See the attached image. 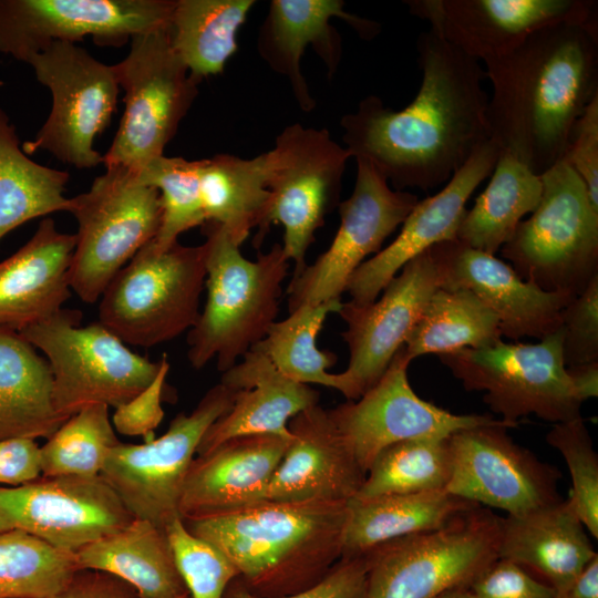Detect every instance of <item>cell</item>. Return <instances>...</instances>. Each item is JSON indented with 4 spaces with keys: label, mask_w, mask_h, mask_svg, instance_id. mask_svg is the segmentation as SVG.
<instances>
[{
    "label": "cell",
    "mask_w": 598,
    "mask_h": 598,
    "mask_svg": "<svg viewBox=\"0 0 598 598\" xmlns=\"http://www.w3.org/2000/svg\"><path fill=\"white\" fill-rule=\"evenodd\" d=\"M470 588L477 598H556V591L516 564L497 558Z\"/></svg>",
    "instance_id": "obj_49"
},
{
    "label": "cell",
    "mask_w": 598,
    "mask_h": 598,
    "mask_svg": "<svg viewBox=\"0 0 598 598\" xmlns=\"http://www.w3.org/2000/svg\"><path fill=\"white\" fill-rule=\"evenodd\" d=\"M197 184L205 224L220 226L239 247L252 228L261 229L269 200L265 153L248 159L229 154L198 159Z\"/></svg>",
    "instance_id": "obj_33"
},
{
    "label": "cell",
    "mask_w": 598,
    "mask_h": 598,
    "mask_svg": "<svg viewBox=\"0 0 598 598\" xmlns=\"http://www.w3.org/2000/svg\"><path fill=\"white\" fill-rule=\"evenodd\" d=\"M254 0H175L169 42L192 76L221 73L237 51V34Z\"/></svg>",
    "instance_id": "obj_35"
},
{
    "label": "cell",
    "mask_w": 598,
    "mask_h": 598,
    "mask_svg": "<svg viewBox=\"0 0 598 598\" xmlns=\"http://www.w3.org/2000/svg\"><path fill=\"white\" fill-rule=\"evenodd\" d=\"M135 590L121 579L95 570H79L70 584L48 598H135Z\"/></svg>",
    "instance_id": "obj_51"
},
{
    "label": "cell",
    "mask_w": 598,
    "mask_h": 598,
    "mask_svg": "<svg viewBox=\"0 0 598 598\" xmlns=\"http://www.w3.org/2000/svg\"><path fill=\"white\" fill-rule=\"evenodd\" d=\"M2 85V82L0 81V86Z\"/></svg>",
    "instance_id": "obj_56"
},
{
    "label": "cell",
    "mask_w": 598,
    "mask_h": 598,
    "mask_svg": "<svg viewBox=\"0 0 598 598\" xmlns=\"http://www.w3.org/2000/svg\"><path fill=\"white\" fill-rule=\"evenodd\" d=\"M567 375L584 402L598 395V361L566 367Z\"/></svg>",
    "instance_id": "obj_52"
},
{
    "label": "cell",
    "mask_w": 598,
    "mask_h": 598,
    "mask_svg": "<svg viewBox=\"0 0 598 598\" xmlns=\"http://www.w3.org/2000/svg\"><path fill=\"white\" fill-rule=\"evenodd\" d=\"M288 430L292 437L264 499L348 503L355 497L367 474L328 410L316 404L293 416Z\"/></svg>",
    "instance_id": "obj_24"
},
{
    "label": "cell",
    "mask_w": 598,
    "mask_h": 598,
    "mask_svg": "<svg viewBox=\"0 0 598 598\" xmlns=\"http://www.w3.org/2000/svg\"><path fill=\"white\" fill-rule=\"evenodd\" d=\"M40 476V446L35 440H0V486H19Z\"/></svg>",
    "instance_id": "obj_50"
},
{
    "label": "cell",
    "mask_w": 598,
    "mask_h": 598,
    "mask_svg": "<svg viewBox=\"0 0 598 598\" xmlns=\"http://www.w3.org/2000/svg\"><path fill=\"white\" fill-rule=\"evenodd\" d=\"M546 442L564 457L571 477L568 497L579 519L598 538V455L581 416L554 424Z\"/></svg>",
    "instance_id": "obj_43"
},
{
    "label": "cell",
    "mask_w": 598,
    "mask_h": 598,
    "mask_svg": "<svg viewBox=\"0 0 598 598\" xmlns=\"http://www.w3.org/2000/svg\"><path fill=\"white\" fill-rule=\"evenodd\" d=\"M416 49L422 81L408 106L369 95L341 118L351 157L368 159L395 190L448 182L491 140L485 69L431 30Z\"/></svg>",
    "instance_id": "obj_1"
},
{
    "label": "cell",
    "mask_w": 598,
    "mask_h": 598,
    "mask_svg": "<svg viewBox=\"0 0 598 598\" xmlns=\"http://www.w3.org/2000/svg\"><path fill=\"white\" fill-rule=\"evenodd\" d=\"M205 278V244L156 250L147 243L105 288L99 322L125 344L168 342L196 323Z\"/></svg>",
    "instance_id": "obj_6"
},
{
    "label": "cell",
    "mask_w": 598,
    "mask_h": 598,
    "mask_svg": "<svg viewBox=\"0 0 598 598\" xmlns=\"http://www.w3.org/2000/svg\"><path fill=\"white\" fill-rule=\"evenodd\" d=\"M79 310L61 309L19 333L47 359L56 411L69 419L95 404L117 408L147 388L161 360L133 352L101 322L81 326Z\"/></svg>",
    "instance_id": "obj_7"
},
{
    "label": "cell",
    "mask_w": 598,
    "mask_h": 598,
    "mask_svg": "<svg viewBox=\"0 0 598 598\" xmlns=\"http://www.w3.org/2000/svg\"><path fill=\"white\" fill-rule=\"evenodd\" d=\"M168 370L167 355L163 354L159 371L152 383L115 409L111 419L115 431L126 436L153 437V431L164 417L162 401Z\"/></svg>",
    "instance_id": "obj_47"
},
{
    "label": "cell",
    "mask_w": 598,
    "mask_h": 598,
    "mask_svg": "<svg viewBox=\"0 0 598 598\" xmlns=\"http://www.w3.org/2000/svg\"><path fill=\"white\" fill-rule=\"evenodd\" d=\"M543 193L501 248L525 281L577 296L598 276V209L577 173L560 159L540 175Z\"/></svg>",
    "instance_id": "obj_5"
},
{
    "label": "cell",
    "mask_w": 598,
    "mask_h": 598,
    "mask_svg": "<svg viewBox=\"0 0 598 598\" xmlns=\"http://www.w3.org/2000/svg\"><path fill=\"white\" fill-rule=\"evenodd\" d=\"M81 570L75 553L20 530L0 532V598H48Z\"/></svg>",
    "instance_id": "obj_40"
},
{
    "label": "cell",
    "mask_w": 598,
    "mask_h": 598,
    "mask_svg": "<svg viewBox=\"0 0 598 598\" xmlns=\"http://www.w3.org/2000/svg\"><path fill=\"white\" fill-rule=\"evenodd\" d=\"M175 0H0V53L22 62L53 42L86 37L122 47L169 24Z\"/></svg>",
    "instance_id": "obj_15"
},
{
    "label": "cell",
    "mask_w": 598,
    "mask_h": 598,
    "mask_svg": "<svg viewBox=\"0 0 598 598\" xmlns=\"http://www.w3.org/2000/svg\"><path fill=\"white\" fill-rule=\"evenodd\" d=\"M237 390L210 388L189 413H178L168 430L144 444L120 442L107 454L100 475L134 518L166 527L179 517L182 487L209 426L231 408Z\"/></svg>",
    "instance_id": "obj_14"
},
{
    "label": "cell",
    "mask_w": 598,
    "mask_h": 598,
    "mask_svg": "<svg viewBox=\"0 0 598 598\" xmlns=\"http://www.w3.org/2000/svg\"><path fill=\"white\" fill-rule=\"evenodd\" d=\"M165 530L189 597L223 598L228 585L238 577L233 563L214 545L193 535L181 517Z\"/></svg>",
    "instance_id": "obj_44"
},
{
    "label": "cell",
    "mask_w": 598,
    "mask_h": 598,
    "mask_svg": "<svg viewBox=\"0 0 598 598\" xmlns=\"http://www.w3.org/2000/svg\"><path fill=\"white\" fill-rule=\"evenodd\" d=\"M598 556L569 498L499 519L498 558L563 592Z\"/></svg>",
    "instance_id": "obj_29"
},
{
    "label": "cell",
    "mask_w": 598,
    "mask_h": 598,
    "mask_svg": "<svg viewBox=\"0 0 598 598\" xmlns=\"http://www.w3.org/2000/svg\"><path fill=\"white\" fill-rule=\"evenodd\" d=\"M290 440L243 435L194 457L182 487L179 517H200L264 501Z\"/></svg>",
    "instance_id": "obj_25"
},
{
    "label": "cell",
    "mask_w": 598,
    "mask_h": 598,
    "mask_svg": "<svg viewBox=\"0 0 598 598\" xmlns=\"http://www.w3.org/2000/svg\"><path fill=\"white\" fill-rule=\"evenodd\" d=\"M556 598H598V556Z\"/></svg>",
    "instance_id": "obj_53"
},
{
    "label": "cell",
    "mask_w": 598,
    "mask_h": 598,
    "mask_svg": "<svg viewBox=\"0 0 598 598\" xmlns=\"http://www.w3.org/2000/svg\"><path fill=\"white\" fill-rule=\"evenodd\" d=\"M412 16L476 61L502 55L534 31L597 18L594 0H408Z\"/></svg>",
    "instance_id": "obj_21"
},
{
    "label": "cell",
    "mask_w": 598,
    "mask_h": 598,
    "mask_svg": "<svg viewBox=\"0 0 598 598\" xmlns=\"http://www.w3.org/2000/svg\"><path fill=\"white\" fill-rule=\"evenodd\" d=\"M542 193L540 175L512 153L499 150L492 178L474 206L466 209L456 240L495 255L512 238L523 217L536 209Z\"/></svg>",
    "instance_id": "obj_34"
},
{
    "label": "cell",
    "mask_w": 598,
    "mask_h": 598,
    "mask_svg": "<svg viewBox=\"0 0 598 598\" xmlns=\"http://www.w3.org/2000/svg\"><path fill=\"white\" fill-rule=\"evenodd\" d=\"M112 68L124 90L125 107L103 165L140 173L164 155L198 94L200 81L173 50L168 27L135 35L128 54Z\"/></svg>",
    "instance_id": "obj_10"
},
{
    "label": "cell",
    "mask_w": 598,
    "mask_h": 598,
    "mask_svg": "<svg viewBox=\"0 0 598 598\" xmlns=\"http://www.w3.org/2000/svg\"><path fill=\"white\" fill-rule=\"evenodd\" d=\"M69 173L32 161L14 126L0 109V240L22 224L55 212H68L63 194Z\"/></svg>",
    "instance_id": "obj_36"
},
{
    "label": "cell",
    "mask_w": 598,
    "mask_h": 598,
    "mask_svg": "<svg viewBox=\"0 0 598 598\" xmlns=\"http://www.w3.org/2000/svg\"><path fill=\"white\" fill-rule=\"evenodd\" d=\"M52 95L51 112L22 151H47L76 168H92L103 155L94 141L109 125L117 103L118 84L112 65L71 42H53L27 62Z\"/></svg>",
    "instance_id": "obj_13"
},
{
    "label": "cell",
    "mask_w": 598,
    "mask_h": 598,
    "mask_svg": "<svg viewBox=\"0 0 598 598\" xmlns=\"http://www.w3.org/2000/svg\"><path fill=\"white\" fill-rule=\"evenodd\" d=\"M502 340L499 321L473 292L437 288L404 342L412 361L424 354L480 349Z\"/></svg>",
    "instance_id": "obj_37"
},
{
    "label": "cell",
    "mask_w": 598,
    "mask_h": 598,
    "mask_svg": "<svg viewBox=\"0 0 598 598\" xmlns=\"http://www.w3.org/2000/svg\"><path fill=\"white\" fill-rule=\"evenodd\" d=\"M434 598H477L472 589L467 586L456 587L443 591Z\"/></svg>",
    "instance_id": "obj_54"
},
{
    "label": "cell",
    "mask_w": 598,
    "mask_h": 598,
    "mask_svg": "<svg viewBox=\"0 0 598 598\" xmlns=\"http://www.w3.org/2000/svg\"><path fill=\"white\" fill-rule=\"evenodd\" d=\"M342 301L301 305L269 328L250 350L264 354L285 377L303 384H319L339 390L338 373L327 370L337 355L317 347V337L329 313L338 312Z\"/></svg>",
    "instance_id": "obj_38"
},
{
    "label": "cell",
    "mask_w": 598,
    "mask_h": 598,
    "mask_svg": "<svg viewBox=\"0 0 598 598\" xmlns=\"http://www.w3.org/2000/svg\"><path fill=\"white\" fill-rule=\"evenodd\" d=\"M118 443L109 406L90 405L70 416L40 446L41 476L100 475L109 452Z\"/></svg>",
    "instance_id": "obj_41"
},
{
    "label": "cell",
    "mask_w": 598,
    "mask_h": 598,
    "mask_svg": "<svg viewBox=\"0 0 598 598\" xmlns=\"http://www.w3.org/2000/svg\"><path fill=\"white\" fill-rule=\"evenodd\" d=\"M499 148L489 140L480 146L437 194L419 200L396 238L350 277L346 291L353 303L374 301L403 266L433 245L456 239L465 205L476 187L492 174Z\"/></svg>",
    "instance_id": "obj_23"
},
{
    "label": "cell",
    "mask_w": 598,
    "mask_h": 598,
    "mask_svg": "<svg viewBox=\"0 0 598 598\" xmlns=\"http://www.w3.org/2000/svg\"><path fill=\"white\" fill-rule=\"evenodd\" d=\"M368 564L365 555L341 558L312 587L297 594L277 598H365ZM223 598H262L249 591L236 577L227 587Z\"/></svg>",
    "instance_id": "obj_46"
},
{
    "label": "cell",
    "mask_w": 598,
    "mask_h": 598,
    "mask_svg": "<svg viewBox=\"0 0 598 598\" xmlns=\"http://www.w3.org/2000/svg\"><path fill=\"white\" fill-rule=\"evenodd\" d=\"M448 436L414 437L388 445L374 457L353 498L445 489L451 476Z\"/></svg>",
    "instance_id": "obj_39"
},
{
    "label": "cell",
    "mask_w": 598,
    "mask_h": 598,
    "mask_svg": "<svg viewBox=\"0 0 598 598\" xmlns=\"http://www.w3.org/2000/svg\"><path fill=\"white\" fill-rule=\"evenodd\" d=\"M133 519L101 475L40 476L0 486V532L20 530L59 549L75 553Z\"/></svg>",
    "instance_id": "obj_18"
},
{
    "label": "cell",
    "mask_w": 598,
    "mask_h": 598,
    "mask_svg": "<svg viewBox=\"0 0 598 598\" xmlns=\"http://www.w3.org/2000/svg\"><path fill=\"white\" fill-rule=\"evenodd\" d=\"M341 0H272L260 29L258 50L271 69L286 75L301 109L315 106L300 71L305 49L311 44L332 74L340 61L341 41L331 19H344L363 39L380 32V24L350 14Z\"/></svg>",
    "instance_id": "obj_27"
},
{
    "label": "cell",
    "mask_w": 598,
    "mask_h": 598,
    "mask_svg": "<svg viewBox=\"0 0 598 598\" xmlns=\"http://www.w3.org/2000/svg\"><path fill=\"white\" fill-rule=\"evenodd\" d=\"M348 503L260 501L182 519L219 549L252 594L277 598L306 590L341 559Z\"/></svg>",
    "instance_id": "obj_3"
},
{
    "label": "cell",
    "mask_w": 598,
    "mask_h": 598,
    "mask_svg": "<svg viewBox=\"0 0 598 598\" xmlns=\"http://www.w3.org/2000/svg\"><path fill=\"white\" fill-rule=\"evenodd\" d=\"M429 251L439 287L473 292L498 319L502 337L542 340L561 328V312L575 296L544 291L523 280L509 264L456 239L437 243Z\"/></svg>",
    "instance_id": "obj_22"
},
{
    "label": "cell",
    "mask_w": 598,
    "mask_h": 598,
    "mask_svg": "<svg viewBox=\"0 0 598 598\" xmlns=\"http://www.w3.org/2000/svg\"><path fill=\"white\" fill-rule=\"evenodd\" d=\"M66 420L47 359L19 332L0 329V440H48Z\"/></svg>",
    "instance_id": "obj_31"
},
{
    "label": "cell",
    "mask_w": 598,
    "mask_h": 598,
    "mask_svg": "<svg viewBox=\"0 0 598 598\" xmlns=\"http://www.w3.org/2000/svg\"><path fill=\"white\" fill-rule=\"evenodd\" d=\"M91 187L69 198L78 223L70 266V286L87 303L96 302L114 276L157 234L162 220L159 192L138 173L105 167Z\"/></svg>",
    "instance_id": "obj_9"
},
{
    "label": "cell",
    "mask_w": 598,
    "mask_h": 598,
    "mask_svg": "<svg viewBox=\"0 0 598 598\" xmlns=\"http://www.w3.org/2000/svg\"><path fill=\"white\" fill-rule=\"evenodd\" d=\"M437 357L465 390L484 392V402L509 429L532 414L554 424L581 416L582 401L563 359L561 328L537 343L501 340Z\"/></svg>",
    "instance_id": "obj_11"
},
{
    "label": "cell",
    "mask_w": 598,
    "mask_h": 598,
    "mask_svg": "<svg viewBox=\"0 0 598 598\" xmlns=\"http://www.w3.org/2000/svg\"><path fill=\"white\" fill-rule=\"evenodd\" d=\"M203 226L207 296L187 334V358L197 370L216 359L217 369L225 372L276 322L289 260L280 244L249 260L220 226Z\"/></svg>",
    "instance_id": "obj_4"
},
{
    "label": "cell",
    "mask_w": 598,
    "mask_h": 598,
    "mask_svg": "<svg viewBox=\"0 0 598 598\" xmlns=\"http://www.w3.org/2000/svg\"><path fill=\"white\" fill-rule=\"evenodd\" d=\"M75 234L44 217L32 237L0 261V329L20 332L62 309L71 296Z\"/></svg>",
    "instance_id": "obj_26"
},
{
    "label": "cell",
    "mask_w": 598,
    "mask_h": 598,
    "mask_svg": "<svg viewBox=\"0 0 598 598\" xmlns=\"http://www.w3.org/2000/svg\"><path fill=\"white\" fill-rule=\"evenodd\" d=\"M177 598H190V597H189L188 594H185V595H182V596H179V597H177Z\"/></svg>",
    "instance_id": "obj_55"
},
{
    "label": "cell",
    "mask_w": 598,
    "mask_h": 598,
    "mask_svg": "<svg viewBox=\"0 0 598 598\" xmlns=\"http://www.w3.org/2000/svg\"><path fill=\"white\" fill-rule=\"evenodd\" d=\"M357 159V179L349 198L340 202V226L329 246L313 264L292 277L288 309L341 300L350 277L369 255L403 224L417 204L416 195L390 188L385 177L364 158Z\"/></svg>",
    "instance_id": "obj_17"
},
{
    "label": "cell",
    "mask_w": 598,
    "mask_h": 598,
    "mask_svg": "<svg viewBox=\"0 0 598 598\" xmlns=\"http://www.w3.org/2000/svg\"><path fill=\"white\" fill-rule=\"evenodd\" d=\"M410 362L402 346L371 389L358 400L328 410L365 474L378 453L390 444L414 437L448 436L498 420L489 415L454 414L421 399L408 379Z\"/></svg>",
    "instance_id": "obj_20"
},
{
    "label": "cell",
    "mask_w": 598,
    "mask_h": 598,
    "mask_svg": "<svg viewBox=\"0 0 598 598\" xmlns=\"http://www.w3.org/2000/svg\"><path fill=\"white\" fill-rule=\"evenodd\" d=\"M507 429L498 419L452 433L451 476L445 491L513 516L561 501L560 471L514 442Z\"/></svg>",
    "instance_id": "obj_16"
},
{
    "label": "cell",
    "mask_w": 598,
    "mask_h": 598,
    "mask_svg": "<svg viewBox=\"0 0 598 598\" xmlns=\"http://www.w3.org/2000/svg\"><path fill=\"white\" fill-rule=\"evenodd\" d=\"M350 157L326 128L299 123L283 128L275 146L265 153L269 200L255 246L260 245L271 224H281L282 251L295 264L292 277L306 268V254L316 231L340 204L342 176Z\"/></svg>",
    "instance_id": "obj_12"
},
{
    "label": "cell",
    "mask_w": 598,
    "mask_h": 598,
    "mask_svg": "<svg viewBox=\"0 0 598 598\" xmlns=\"http://www.w3.org/2000/svg\"><path fill=\"white\" fill-rule=\"evenodd\" d=\"M566 367L598 361V276L561 312Z\"/></svg>",
    "instance_id": "obj_45"
},
{
    "label": "cell",
    "mask_w": 598,
    "mask_h": 598,
    "mask_svg": "<svg viewBox=\"0 0 598 598\" xmlns=\"http://www.w3.org/2000/svg\"><path fill=\"white\" fill-rule=\"evenodd\" d=\"M585 183L598 209V96L573 126L563 158Z\"/></svg>",
    "instance_id": "obj_48"
},
{
    "label": "cell",
    "mask_w": 598,
    "mask_h": 598,
    "mask_svg": "<svg viewBox=\"0 0 598 598\" xmlns=\"http://www.w3.org/2000/svg\"><path fill=\"white\" fill-rule=\"evenodd\" d=\"M499 519L476 506L441 528L374 546L364 553L365 598H434L470 587L498 558Z\"/></svg>",
    "instance_id": "obj_8"
},
{
    "label": "cell",
    "mask_w": 598,
    "mask_h": 598,
    "mask_svg": "<svg viewBox=\"0 0 598 598\" xmlns=\"http://www.w3.org/2000/svg\"><path fill=\"white\" fill-rule=\"evenodd\" d=\"M138 177L161 196V226L150 241L156 250L169 248L182 233L205 224L198 196L197 161L163 155L148 163Z\"/></svg>",
    "instance_id": "obj_42"
},
{
    "label": "cell",
    "mask_w": 598,
    "mask_h": 598,
    "mask_svg": "<svg viewBox=\"0 0 598 598\" xmlns=\"http://www.w3.org/2000/svg\"><path fill=\"white\" fill-rule=\"evenodd\" d=\"M439 287L429 249L406 262L368 305L342 302L338 313L347 323L342 338L349 349L348 368L338 373L339 390L358 400L383 375Z\"/></svg>",
    "instance_id": "obj_19"
},
{
    "label": "cell",
    "mask_w": 598,
    "mask_h": 598,
    "mask_svg": "<svg viewBox=\"0 0 598 598\" xmlns=\"http://www.w3.org/2000/svg\"><path fill=\"white\" fill-rule=\"evenodd\" d=\"M492 83L491 140L542 175L565 153L573 126L598 96V21L534 31L484 61Z\"/></svg>",
    "instance_id": "obj_2"
},
{
    "label": "cell",
    "mask_w": 598,
    "mask_h": 598,
    "mask_svg": "<svg viewBox=\"0 0 598 598\" xmlns=\"http://www.w3.org/2000/svg\"><path fill=\"white\" fill-rule=\"evenodd\" d=\"M81 570L114 576L138 598H177L188 594L165 529L134 518L124 528L75 551Z\"/></svg>",
    "instance_id": "obj_30"
},
{
    "label": "cell",
    "mask_w": 598,
    "mask_h": 598,
    "mask_svg": "<svg viewBox=\"0 0 598 598\" xmlns=\"http://www.w3.org/2000/svg\"><path fill=\"white\" fill-rule=\"evenodd\" d=\"M220 383L237 390L229 411L206 431L197 455L243 435L272 434L291 439L289 421L318 404L319 392L281 374L261 353L249 350L240 362L223 372Z\"/></svg>",
    "instance_id": "obj_28"
},
{
    "label": "cell",
    "mask_w": 598,
    "mask_h": 598,
    "mask_svg": "<svg viewBox=\"0 0 598 598\" xmlns=\"http://www.w3.org/2000/svg\"><path fill=\"white\" fill-rule=\"evenodd\" d=\"M476 506L445 489L352 498L348 502L341 558L362 555L399 537L441 528Z\"/></svg>",
    "instance_id": "obj_32"
}]
</instances>
